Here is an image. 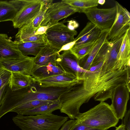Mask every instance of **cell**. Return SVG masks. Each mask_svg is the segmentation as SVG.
<instances>
[{"label": "cell", "mask_w": 130, "mask_h": 130, "mask_svg": "<svg viewBox=\"0 0 130 130\" xmlns=\"http://www.w3.org/2000/svg\"><path fill=\"white\" fill-rule=\"evenodd\" d=\"M58 51L47 43L38 54L34 57L32 72L40 67L57 60L60 54L58 52Z\"/></svg>", "instance_id": "17"}, {"label": "cell", "mask_w": 130, "mask_h": 130, "mask_svg": "<svg viewBox=\"0 0 130 130\" xmlns=\"http://www.w3.org/2000/svg\"><path fill=\"white\" fill-rule=\"evenodd\" d=\"M98 0H62L61 1L76 8L79 13L98 5Z\"/></svg>", "instance_id": "25"}, {"label": "cell", "mask_w": 130, "mask_h": 130, "mask_svg": "<svg viewBox=\"0 0 130 130\" xmlns=\"http://www.w3.org/2000/svg\"><path fill=\"white\" fill-rule=\"evenodd\" d=\"M110 42L106 39L95 56L90 67L101 62H104L107 56L110 47Z\"/></svg>", "instance_id": "29"}, {"label": "cell", "mask_w": 130, "mask_h": 130, "mask_svg": "<svg viewBox=\"0 0 130 130\" xmlns=\"http://www.w3.org/2000/svg\"><path fill=\"white\" fill-rule=\"evenodd\" d=\"M77 12H78L77 9L61 1L52 3L47 9L40 27H50L58 23L60 20Z\"/></svg>", "instance_id": "8"}, {"label": "cell", "mask_w": 130, "mask_h": 130, "mask_svg": "<svg viewBox=\"0 0 130 130\" xmlns=\"http://www.w3.org/2000/svg\"><path fill=\"white\" fill-rule=\"evenodd\" d=\"M61 103L59 101L55 103L42 105L23 111L19 114L23 115H36L52 113L53 111L60 109Z\"/></svg>", "instance_id": "22"}, {"label": "cell", "mask_w": 130, "mask_h": 130, "mask_svg": "<svg viewBox=\"0 0 130 130\" xmlns=\"http://www.w3.org/2000/svg\"><path fill=\"white\" fill-rule=\"evenodd\" d=\"M122 123L125 127V130H130V110L126 112L122 119Z\"/></svg>", "instance_id": "33"}, {"label": "cell", "mask_w": 130, "mask_h": 130, "mask_svg": "<svg viewBox=\"0 0 130 130\" xmlns=\"http://www.w3.org/2000/svg\"><path fill=\"white\" fill-rule=\"evenodd\" d=\"M25 56L19 50L15 41L9 39L7 34L0 33V60L19 58Z\"/></svg>", "instance_id": "15"}, {"label": "cell", "mask_w": 130, "mask_h": 130, "mask_svg": "<svg viewBox=\"0 0 130 130\" xmlns=\"http://www.w3.org/2000/svg\"><path fill=\"white\" fill-rule=\"evenodd\" d=\"M8 85L9 84L5 85L0 90V107L2 104L5 93Z\"/></svg>", "instance_id": "35"}, {"label": "cell", "mask_w": 130, "mask_h": 130, "mask_svg": "<svg viewBox=\"0 0 130 130\" xmlns=\"http://www.w3.org/2000/svg\"><path fill=\"white\" fill-rule=\"evenodd\" d=\"M32 22L25 24L19 28L15 36V41L17 43L29 42L47 43L45 34L36 35L37 29L34 28Z\"/></svg>", "instance_id": "16"}, {"label": "cell", "mask_w": 130, "mask_h": 130, "mask_svg": "<svg viewBox=\"0 0 130 130\" xmlns=\"http://www.w3.org/2000/svg\"><path fill=\"white\" fill-rule=\"evenodd\" d=\"M130 59V28L124 35L117 57V61Z\"/></svg>", "instance_id": "26"}, {"label": "cell", "mask_w": 130, "mask_h": 130, "mask_svg": "<svg viewBox=\"0 0 130 130\" xmlns=\"http://www.w3.org/2000/svg\"></svg>", "instance_id": "42"}, {"label": "cell", "mask_w": 130, "mask_h": 130, "mask_svg": "<svg viewBox=\"0 0 130 130\" xmlns=\"http://www.w3.org/2000/svg\"><path fill=\"white\" fill-rule=\"evenodd\" d=\"M77 122L76 119L67 120L62 125L60 130H70L72 126Z\"/></svg>", "instance_id": "34"}, {"label": "cell", "mask_w": 130, "mask_h": 130, "mask_svg": "<svg viewBox=\"0 0 130 130\" xmlns=\"http://www.w3.org/2000/svg\"><path fill=\"white\" fill-rule=\"evenodd\" d=\"M34 79L31 76L11 72L9 86L12 91L22 89L34 83Z\"/></svg>", "instance_id": "21"}, {"label": "cell", "mask_w": 130, "mask_h": 130, "mask_svg": "<svg viewBox=\"0 0 130 130\" xmlns=\"http://www.w3.org/2000/svg\"><path fill=\"white\" fill-rule=\"evenodd\" d=\"M34 57L0 60V66L11 72L31 76Z\"/></svg>", "instance_id": "11"}, {"label": "cell", "mask_w": 130, "mask_h": 130, "mask_svg": "<svg viewBox=\"0 0 130 130\" xmlns=\"http://www.w3.org/2000/svg\"><path fill=\"white\" fill-rule=\"evenodd\" d=\"M109 30L101 31L98 40L89 54L79 61L80 66L84 69L89 70L95 56L102 46L107 39Z\"/></svg>", "instance_id": "19"}, {"label": "cell", "mask_w": 130, "mask_h": 130, "mask_svg": "<svg viewBox=\"0 0 130 130\" xmlns=\"http://www.w3.org/2000/svg\"><path fill=\"white\" fill-rule=\"evenodd\" d=\"M70 130H107L91 128L82 125L77 122L71 128Z\"/></svg>", "instance_id": "32"}, {"label": "cell", "mask_w": 130, "mask_h": 130, "mask_svg": "<svg viewBox=\"0 0 130 130\" xmlns=\"http://www.w3.org/2000/svg\"><path fill=\"white\" fill-rule=\"evenodd\" d=\"M128 83L126 71L122 68L115 67L104 71L101 67L96 71L85 72L69 90L60 96V111L71 119H76L80 113L81 106L93 96L98 101L104 97L110 98L116 87Z\"/></svg>", "instance_id": "1"}, {"label": "cell", "mask_w": 130, "mask_h": 130, "mask_svg": "<svg viewBox=\"0 0 130 130\" xmlns=\"http://www.w3.org/2000/svg\"><path fill=\"white\" fill-rule=\"evenodd\" d=\"M59 65L66 73L71 74L78 79L84 73L89 71L85 70L79 64V60L70 50L63 51L57 59Z\"/></svg>", "instance_id": "13"}, {"label": "cell", "mask_w": 130, "mask_h": 130, "mask_svg": "<svg viewBox=\"0 0 130 130\" xmlns=\"http://www.w3.org/2000/svg\"><path fill=\"white\" fill-rule=\"evenodd\" d=\"M77 34L76 31L70 29L61 22L49 27L45 35L47 43L59 51L63 45L74 41Z\"/></svg>", "instance_id": "6"}, {"label": "cell", "mask_w": 130, "mask_h": 130, "mask_svg": "<svg viewBox=\"0 0 130 130\" xmlns=\"http://www.w3.org/2000/svg\"><path fill=\"white\" fill-rule=\"evenodd\" d=\"M34 79V84L41 88L69 87L77 80L74 75L66 72L42 79Z\"/></svg>", "instance_id": "12"}, {"label": "cell", "mask_w": 130, "mask_h": 130, "mask_svg": "<svg viewBox=\"0 0 130 130\" xmlns=\"http://www.w3.org/2000/svg\"><path fill=\"white\" fill-rule=\"evenodd\" d=\"M11 72L0 66V90L5 85L8 84Z\"/></svg>", "instance_id": "31"}, {"label": "cell", "mask_w": 130, "mask_h": 130, "mask_svg": "<svg viewBox=\"0 0 130 130\" xmlns=\"http://www.w3.org/2000/svg\"><path fill=\"white\" fill-rule=\"evenodd\" d=\"M105 1L104 0H99L98 1V3L99 4L103 5L105 3Z\"/></svg>", "instance_id": "41"}, {"label": "cell", "mask_w": 130, "mask_h": 130, "mask_svg": "<svg viewBox=\"0 0 130 130\" xmlns=\"http://www.w3.org/2000/svg\"><path fill=\"white\" fill-rule=\"evenodd\" d=\"M41 6L40 11L36 17L32 21L33 27L37 29L40 25L50 5L53 3L52 0H40Z\"/></svg>", "instance_id": "28"}, {"label": "cell", "mask_w": 130, "mask_h": 130, "mask_svg": "<svg viewBox=\"0 0 130 130\" xmlns=\"http://www.w3.org/2000/svg\"><path fill=\"white\" fill-rule=\"evenodd\" d=\"M101 32L96 25L90 22H88L75 38V43L70 50L77 48L96 41Z\"/></svg>", "instance_id": "14"}, {"label": "cell", "mask_w": 130, "mask_h": 130, "mask_svg": "<svg viewBox=\"0 0 130 130\" xmlns=\"http://www.w3.org/2000/svg\"><path fill=\"white\" fill-rule=\"evenodd\" d=\"M50 27L47 26H40L37 29L36 34L41 35L45 34L47 29Z\"/></svg>", "instance_id": "37"}, {"label": "cell", "mask_w": 130, "mask_h": 130, "mask_svg": "<svg viewBox=\"0 0 130 130\" xmlns=\"http://www.w3.org/2000/svg\"><path fill=\"white\" fill-rule=\"evenodd\" d=\"M83 13L90 22L96 25L101 31L110 29L115 19L117 9L115 5L107 9L99 8L96 7L88 9Z\"/></svg>", "instance_id": "7"}, {"label": "cell", "mask_w": 130, "mask_h": 130, "mask_svg": "<svg viewBox=\"0 0 130 130\" xmlns=\"http://www.w3.org/2000/svg\"><path fill=\"white\" fill-rule=\"evenodd\" d=\"M68 118L52 113L32 116L18 114L12 120L22 130H59Z\"/></svg>", "instance_id": "3"}, {"label": "cell", "mask_w": 130, "mask_h": 130, "mask_svg": "<svg viewBox=\"0 0 130 130\" xmlns=\"http://www.w3.org/2000/svg\"><path fill=\"white\" fill-rule=\"evenodd\" d=\"M57 101L40 100L30 101L17 107L12 110L11 112H15L18 114H19L25 110L34 108L42 105L52 103Z\"/></svg>", "instance_id": "27"}, {"label": "cell", "mask_w": 130, "mask_h": 130, "mask_svg": "<svg viewBox=\"0 0 130 130\" xmlns=\"http://www.w3.org/2000/svg\"><path fill=\"white\" fill-rule=\"evenodd\" d=\"M117 13L114 22L109 31L107 40L114 41L123 36L130 28V14L125 8L115 2Z\"/></svg>", "instance_id": "9"}, {"label": "cell", "mask_w": 130, "mask_h": 130, "mask_svg": "<svg viewBox=\"0 0 130 130\" xmlns=\"http://www.w3.org/2000/svg\"><path fill=\"white\" fill-rule=\"evenodd\" d=\"M18 11L10 1H0V22L12 21Z\"/></svg>", "instance_id": "24"}, {"label": "cell", "mask_w": 130, "mask_h": 130, "mask_svg": "<svg viewBox=\"0 0 130 130\" xmlns=\"http://www.w3.org/2000/svg\"><path fill=\"white\" fill-rule=\"evenodd\" d=\"M96 41L77 48L70 50L79 61L89 54Z\"/></svg>", "instance_id": "30"}, {"label": "cell", "mask_w": 130, "mask_h": 130, "mask_svg": "<svg viewBox=\"0 0 130 130\" xmlns=\"http://www.w3.org/2000/svg\"><path fill=\"white\" fill-rule=\"evenodd\" d=\"M17 43L18 50L22 55L28 56L31 55L36 56L47 43L29 42Z\"/></svg>", "instance_id": "23"}, {"label": "cell", "mask_w": 130, "mask_h": 130, "mask_svg": "<svg viewBox=\"0 0 130 130\" xmlns=\"http://www.w3.org/2000/svg\"><path fill=\"white\" fill-rule=\"evenodd\" d=\"M34 83L30 86L17 90L15 100L18 107L26 103L35 100L57 101L60 96L70 89L69 87L41 88L38 89Z\"/></svg>", "instance_id": "4"}, {"label": "cell", "mask_w": 130, "mask_h": 130, "mask_svg": "<svg viewBox=\"0 0 130 130\" xmlns=\"http://www.w3.org/2000/svg\"><path fill=\"white\" fill-rule=\"evenodd\" d=\"M124 35L114 41L110 42L111 44L110 49L103 65L105 71L110 70L116 65L117 61L118 55Z\"/></svg>", "instance_id": "20"}, {"label": "cell", "mask_w": 130, "mask_h": 130, "mask_svg": "<svg viewBox=\"0 0 130 130\" xmlns=\"http://www.w3.org/2000/svg\"><path fill=\"white\" fill-rule=\"evenodd\" d=\"M68 22H69L67 27L71 30H75V29L78 26V24L75 21L71 20Z\"/></svg>", "instance_id": "38"}, {"label": "cell", "mask_w": 130, "mask_h": 130, "mask_svg": "<svg viewBox=\"0 0 130 130\" xmlns=\"http://www.w3.org/2000/svg\"><path fill=\"white\" fill-rule=\"evenodd\" d=\"M10 1L18 11L12 21L14 28H19L32 22L39 13L41 6L40 0H14Z\"/></svg>", "instance_id": "5"}, {"label": "cell", "mask_w": 130, "mask_h": 130, "mask_svg": "<svg viewBox=\"0 0 130 130\" xmlns=\"http://www.w3.org/2000/svg\"><path fill=\"white\" fill-rule=\"evenodd\" d=\"M75 43V41L74 40L73 42L68 43L63 45L58 51V53H60L61 51L70 50L73 46Z\"/></svg>", "instance_id": "36"}, {"label": "cell", "mask_w": 130, "mask_h": 130, "mask_svg": "<svg viewBox=\"0 0 130 130\" xmlns=\"http://www.w3.org/2000/svg\"><path fill=\"white\" fill-rule=\"evenodd\" d=\"M103 63L104 62H101L94 66L91 67L89 68L88 71L92 72L97 71L102 66Z\"/></svg>", "instance_id": "39"}, {"label": "cell", "mask_w": 130, "mask_h": 130, "mask_svg": "<svg viewBox=\"0 0 130 130\" xmlns=\"http://www.w3.org/2000/svg\"><path fill=\"white\" fill-rule=\"evenodd\" d=\"M116 129L115 130H125V127L124 125L122 124L118 127H115Z\"/></svg>", "instance_id": "40"}, {"label": "cell", "mask_w": 130, "mask_h": 130, "mask_svg": "<svg viewBox=\"0 0 130 130\" xmlns=\"http://www.w3.org/2000/svg\"><path fill=\"white\" fill-rule=\"evenodd\" d=\"M65 73L57 60L39 68L32 72L31 76L34 79H39Z\"/></svg>", "instance_id": "18"}, {"label": "cell", "mask_w": 130, "mask_h": 130, "mask_svg": "<svg viewBox=\"0 0 130 130\" xmlns=\"http://www.w3.org/2000/svg\"><path fill=\"white\" fill-rule=\"evenodd\" d=\"M77 122L91 128L108 130L115 127L119 120L115 115L110 105L104 102L88 111L80 113Z\"/></svg>", "instance_id": "2"}, {"label": "cell", "mask_w": 130, "mask_h": 130, "mask_svg": "<svg viewBox=\"0 0 130 130\" xmlns=\"http://www.w3.org/2000/svg\"><path fill=\"white\" fill-rule=\"evenodd\" d=\"M130 92V87L126 85H121L116 87L113 93L110 105L119 120H122L126 112Z\"/></svg>", "instance_id": "10"}]
</instances>
